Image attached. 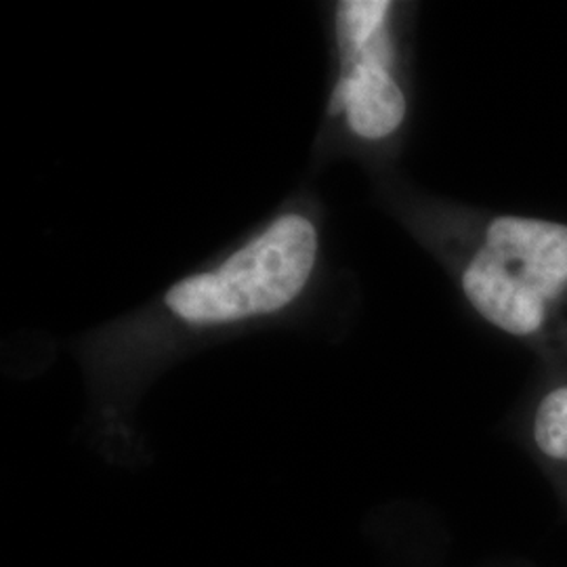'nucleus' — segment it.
<instances>
[{"label": "nucleus", "instance_id": "39448f33", "mask_svg": "<svg viewBox=\"0 0 567 567\" xmlns=\"http://www.w3.org/2000/svg\"><path fill=\"white\" fill-rule=\"evenodd\" d=\"M534 437L547 456L567 461V386L543 400L534 421Z\"/></svg>", "mask_w": 567, "mask_h": 567}, {"label": "nucleus", "instance_id": "f03ea898", "mask_svg": "<svg viewBox=\"0 0 567 567\" xmlns=\"http://www.w3.org/2000/svg\"><path fill=\"white\" fill-rule=\"evenodd\" d=\"M567 286L566 225L501 217L466 267L463 288L471 305L511 334L536 332Z\"/></svg>", "mask_w": 567, "mask_h": 567}, {"label": "nucleus", "instance_id": "7ed1b4c3", "mask_svg": "<svg viewBox=\"0 0 567 567\" xmlns=\"http://www.w3.org/2000/svg\"><path fill=\"white\" fill-rule=\"evenodd\" d=\"M389 63L391 44L383 28L358 60L343 65V76L330 100V114L347 112L351 128L364 140H383L404 121V93L391 79Z\"/></svg>", "mask_w": 567, "mask_h": 567}, {"label": "nucleus", "instance_id": "20e7f679", "mask_svg": "<svg viewBox=\"0 0 567 567\" xmlns=\"http://www.w3.org/2000/svg\"><path fill=\"white\" fill-rule=\"evenodd\" d=\"M389 2L385 0H349L337 16V34L343 51V65L358 60L365 44L383 30Z\"/></svg>", "mask_w": 567, "mask_h": 567}, {"label": "nucleus", "instance_id": "f257e3e1", "mask_svg": "<svg viewBox=\"0 0 567 567\" xmlns=\"http://www.w3.org/2000/svg\"><path fill=\"white\" fill-rule=\"evenodd\" d=\"M316 252V227L301 215H284L217 271L175 284L166 305L192 324H224L280 311L301 295Z\"/></svg>", "mask_w": 567, "mask_h": 567}]
</instances>
